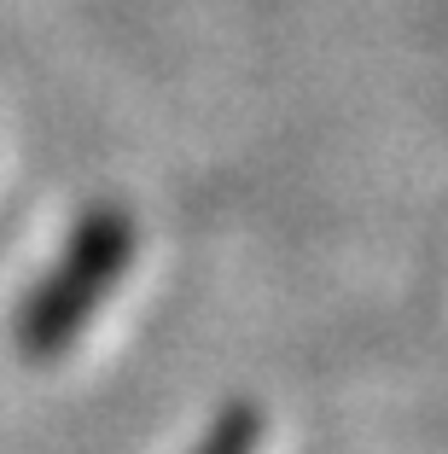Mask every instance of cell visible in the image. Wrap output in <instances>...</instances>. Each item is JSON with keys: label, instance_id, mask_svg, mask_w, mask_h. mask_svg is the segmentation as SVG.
Returning a JSON list of instances; mask_svg holds the SVG:
<instances>
[{"label": "cell", "instance_id": "1", "mask_svg": "<svg viewBox=\"0 0 448 454\" xmlns=\"http://www.w3.org/2000/svg\"><path fill=\"white\" fill-rule=\"evenodd\" d=\"M134 256V227L122 210H88L70 233L65 256L53 262V274L24 297L18 309V349L35 361L59 356V349L76 344V333L88 326V315L111 297L117 274Z\"/></svg>", "mask_w": 448, "mask_h": 454}, {"label": "cell", "instance_id": "2", "mask_svg": "<svg viewBox=\"0 0 448 454\" xmlns=\"http://www.w3.org/2000/svg\"><path fill=\"white\" fill-rule=\"evenodd\" d=\"M256 437H263V426H256L251 408H227L193 454H256Z\"/></svg>", "mask_w": 448, "mask_h": 454}]
</instances>
